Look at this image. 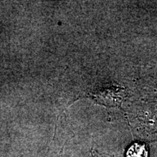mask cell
Returning <instances> with one entry per match:
<instances>
[{"instance_id": "cell-2", "label": "cell", "mask_w": 157, "mask_h": 157, "mask_svg": "<svg viewBox=\"0 0 157 157\" xmlns=\"http://www.w3.org/2000/svg\"><path fill=\"white\" fill-rule=\"evenodd\" d=\"M127 157H147V151L143 145L135 143L127 151Z\"/></svg>"}, {"instance_id": "cell-1", "label": "cell", "mask_w": 157, "mask_h": 157, "mask_svg": "<svg viewBox=\"0 0 157 157\" xmlns=\"http://www.w3.org/2000/svg\"><path fill=\"white\" fill-rule=\"evenodd\" d=\"M126 96V90L119 85H110L101 88L93 94L95 101L109 108L120 107Z\"/></svg>"}]
</instances>
